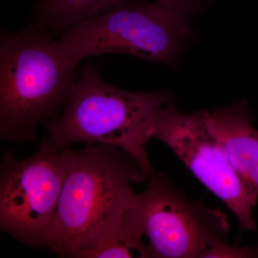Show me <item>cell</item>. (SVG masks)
<instances>
[{"label":"cell","mask_w":258,"mask_h":258,"mask_svg":"<svg viewBox=\"0 0 258 258\" xmlns=\"http://www.w3.org/2000/svg\"><path fill=\"white\" fill-rule=\"evenodd\" d=\"M80 63L53 33L30 24L0 32V137L35 142L37 125L60 116Z\"/></svg>","instance_id":"1"},{"label":"cell","mask_w":258,"mask_h":258,"mask_svg":"<svg viewBox=\"0 0 258 258\" xmlns=\"http://www.w3.org/2000/svg\"><path fill=\"white\" fill-rule=\"evenodd\" d=\"M66 176L49 236V250L66 257L93 230L130 207L134 184L149 177L138 161L109 144L64 149Z\"/></svg>","instance_id":"2"},{"label":"cell","mask_w":258,"mask_h":258,"mask_svg":"<svg viewBox=\"0 0 258 258\" xmlns=\"http://www.w3.org/2000/svg\"><path fill=\"white\" fill-rule=\"evenodd\" d=\"M174 98L170 91L132 92L112 86L101 77V66L80 67L69 100L58 118L45 122L46 139L59 148L73 144H104L135 158L148 175L155 172L142 135L144 125Z\"/></svg>","instance_id":"3"},{"label":"cell","mask_w":258,"mask_h":258,"mask_svg":"<svg viewBox=\"0 0 258 258\" xmlns=\"http://www.w3.org/2000/svg\"><path fill=\"white\" fill-rule=\"evenodd\" d=\"M192 37L187 21L156 3L134 1L81 22L57 37L76 62L105 54L175 66Z\"/></svg>","instance_id":"4"},{"label":"cell","mask_w":258,"mask_h":258,"mask_svg":"<svg viewBox=\"0 0 258 258\" xmlns=\"http://www.w3.org/2000/svg\"><path fill=\"white\" fill-rule=\"evenodd\" d=\"M152 139L170 148L180 160L233 212L242 230L254 231L258 191L244 179L214 132L209 111H179L173 103L159 108L143 128L144 144Z\"/></svg>","instance_id":"5"},{"label":"cell","mask_w":258,"mask_h":258,"mask_svg":"<svg viewBox=\"0 0 258 258\" xmlns=\"http://www.w3.org/2000/svg\"><path fill=\"white\" fill-rule=\"evenodd\" d=\"M130 210L148 240V257L196 258L227 243L230 225L221 210L192 201L164 173L149 176Z\"/></svg>","instance_id":"6"},{"label":"cell","mask_w":258,"mask_h":258,"mask_svg":"<svg viewBox=\"0 0 258 258\" xmlns=\"http://www.w3.org/2000/svg\"><path fill=\"white\" fill-rule=\"evenodd\" d=\"M64 148L46 139L28 159L5 153L0 167V229L20 243L48 248L66 176Z\"/></svg>","instance_id":"7"},{"label":"cell","mask_w":258,"mask_h":258,"mask_svg":"<svg viewBox=\"0 0 258 258\" xmlns=\"http://www.w3.org/2000/svg\"><path fill=\"white\" fill-rule=\"evenodd\" d=\"M209 116L234 166L258 191V130L252 124L247 101L219 107L209 112Z\"/></svg>","instance_id":"8"},{"label":"cell","mask_w":258,"mask_h":258,"mask_svg":"<svg viewBox=\"0 0 258 258\" xmlns=\"http://www.w3.org/2000/svg\"><path fill=\"white\" fill-rule=\"evenodd\" d=\"M144 237L129 207L86 236L66 257L149 258Z\"/></svg>","instance_id":"9"},{"label":"cell","mask_w":258,"mask_h":258,"mask_svg":"<svg viewBox=\"0 0 258 258\" xmlns=\"http://www.w3.org/2000/svg\"><path fill=\"white\" fill-rule=\"evenodd\" d=\"M135 0H37L32 8V25L60 36L84 20L96 18Z\"/></svg>","instance_id":"10"},{"label":"cell","mask_w":258,"mask_h":258,"mask_svg":"<svg viewBox=\"0 0 258 258\" xmlns=\"http://www.w3.org/2000/svg\"><path fill=\"white\" fill-rule=\"evenodd\" d=\"M202 0H156V4L187 21Z\"/></svg>","instance_id":"11"},{"label":"cell","mask_w":258,"mask_h":258,"mask_svg":"<svg viewBox=\"0 0 258 258\" xmlns=\"http://www.w3.org/2000/svg\"><path fill=\"white\" fill-rule=\"evenodd\" d=\"M204 257H258V245L256 247H236L223 244L209 251Z\"/></svg>","instance_id":"12"}]
</instances>
